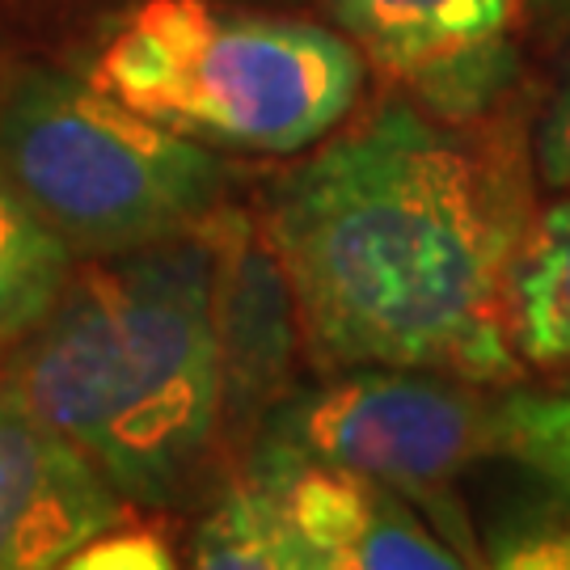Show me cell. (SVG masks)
Here are the masks:
<instances>
[{
  "label": "cell",
  "mask_w": 570,
  "mask_h": 570,
  "mask_svg": "<svg viewBox=\"0 0 570 570\" xmlns=\"http://www.w3.org/2000/svg\"><path fill=\"white\" fill-rule=\"evenodd\" d=\"M508 334L524 367L570 372V190L532 212L515 249Z\"/></svg>",
  "instance_id": "10"
},
{
  "label": "cell",
  "mask_w": 570,
  "mask_h": 570,
  "mask_svg": "<svg viewBox=\"0 0 570 570\" xmlns=\"http://www.w3.org/2000/svg\"><path fill=\"white\" fill-rule=\"evenodd\" d=\"M487 570H570V494L546 487L499 511L482 550Z\"/></svg>",
  "instance_id": "14"
},
{
  "label": "cell",
  "mask_w": 570,
  "mask_h": 570,
  "mask_svg": "<svg viewBox=\"0 0 570 570\" xmlns=\"http://www.w3.org/2000/svg\"><path fill=\"white\" fill-rule=\"evenodd\" d=\"M245 473L296 570H473L423 511L381 482L271 444H249Z\"/></svg>",
  "instance_id": "7"
},
{
  "label": "cell",
  "mask_w": 570,
  "mask_h": 570,
  "mask_svg": "<svg viewBox=\"0 0 570 570\" xmlns=\"http://www.w3.org/2000/svg\"><path fill=\"white\" fill-rule=\"evenodd\" d=\"M56 570H183L178 550L165 524L153 520H122L115 529L98 532L77 553H68Z\"/></svg>",
  "instance_id": "15"
},
{
  "label": "cell",
  "mask_w": 570,
  "mask_h": 570,
  "mask_svg": "<svg viewBox=\"0 0 570 570\" xmlns=\"http://www.w3.org/2000/svg\"><path fill=\"white\" fill-rule=\"evenodd\" d=\"M0 381L131 508L178 503L220 435L207 233L89 258Z\"/></svg>",
  "instance_id": "2"
},
{
  "label": "cell",
  "mask_w": 570,
  "mask_h": 570,
  "mask_svg": "<svg viewBox=\"0 0 570 570\" xmlns=\"http://www.w3.org/2000/svg\"><path fill=\"white\" fill-rule=\"evenodd\" d=\"M212 242V330L220 360V431L254 440L287 397L292 360L305 346L287 271L258 216L220 207L204 225Z\"/></svg>",
  "instance_id": "8"
},
{
  "label": "cell",
  "mask_w": 570,
  "mask_h": 570,
  "mask_svg": "<svg viewBox=\"0 0 570 570\" xmlns=\"http://www.w3.org/2000/svg\"><path fill=\"white\" fill-rule=\"evenodd\" d=\"M249 444L397 490L469 558L452 487L478 461L499 456V393L423 367H343L317 389L284 397Z\"/></svg>",
  "instance_id": "5"
},
{
  "label": "cell",
  "mask_w": 570,
  "mask_h": 570,
  "mask_svg": "<svg viewBox=\"0 0 570 570\" xmlns=\"http://www.w3.org/2000/svg\"><path fill=\"white\" fill-rule=\"evenodd\" d=\"M0 183L77 258H115L204 228L233 174L94 81L30 68L0 98Z\"/></svg>",
  "instance_id": "4"
},
{
  "label": "cell",
  "mask_w": 570,
  "mask_h": 570,
  "mask_svg": "<svg viewBox=\"0 0 570 570\" xmlns=\"http://www.w3.org/2000/svg\"><path fill=\"white\" fill-rule=\"evenodd\" d=\"M532 212L511 144L385 98L308 148L258 220L317 367H423L494 389L524 376L508 279Z\"/></svg>",
  "instance_id": "1"
},
{
  "label": "cell",
  "mask_w": 570,
  "mask_h": 570,
  "mask_svg": "<svg viewBox=\"0 0 570 570\" xmlns=\"http://www.w3.org/2000/svg\"><path fill=\"white\" fill-rule=\"evenodd\" d=\"M131 503L0 381V570H56Z\"/></svg>",
  "instance_id": "9"
},
{
  "label": "cell",
  "mask_w": 570,
  "mask_h": 570,
  "mask_svg": "<svg viewBox=\"0 0 570 570\" xmlns=\"http://www.w3.org/2000/svg\"><path fill=\"white\" fill-rule=\"evenodd\" d=\"M346 42L397 94L449 122H478L520 72V0H326Z\"/></svg>",
  "instance_id": "6"
},
{
  "label": "cell",
  "mask_w": 570,
  "mask_h": 570,
  "mask_svg": "<svg viewBox=\"0 0 570 570\" xmlns=\"http://www.w3.org/2000/svg\"><path fill=\"white\" fill-rule=\"evenodd\" d=\"M72 271L77 254L0 183V355L47 322Z\"/></svg>",
  "instance_id": "11"
},
{
  "label": "cell",
  "mask_w": 570,
  "mask_h": 570,
  "mask_svg": "<svg viewBox=\"0 0 570 570\" xmlns=\"http://www.w3.org/2000/svg\"><path fill=\"white\" fill-rule=\"evenodd\" d=\"M499 456L570 494V385L499 393Z\"/></svg>",
  "instance_id": "13"
},
{
  "label": "cell",
  "mask_w": 570,
  "mask_h": 570,
  "mask_svg": "<svg viewBox=\"0 0 570 570\" xmlns=\"http://www.w3.org/2000/svg\"><path fill=\"white\" fill-rule=\"evenodd\" d=\"M364 72L343 30L317 21L144 0L89 81L212 153L301 157L351 119Z\"/></svg>",
  "instance_id": "3"
},
{
  "label": "cell",
  "mask_w": 570,
  "mask_h": 570,
  "mask_svg": "<svg viewBox=\"0 0 570 570\" xmlns=\"http://www.w3.org/2000/svg\"><path fill=\"white\" fill-rule=\"evenodd\" d=\"M537 169L553 190H570V51L562 56V68L550 85V98L537 119Z\"/></svg>",
  "instance_id": "16"
},
{
  "label": "cell",
  "mask_w": 570,
  "mask_h": 570,
  "mask_svg": "<svg viewBox=\"0 0 570 570\" xmlns=\"http://www.w3.org/2000/svg\"><path fill=\"white\" fill-rule=\"evenodd\" d=\"M190 570H296L263 490L245 469L204 511L190 541Z\"/></svg>",
  "instance_id": "12"
},
{
  "label": "cell",
  "mask_w": 570,
  "mask_h": 570,
  "mask_svg": "<svg viewBox=\"0 0 570 570\" xmlns=\"http://www.w3.org/2000/svg\"><path fill=\"white\" fill-rule=\"evenodd\" d=\"M532 26H570V0H520Z\"/></svg>",
  "instance_id": "17"
}]
</instances>
